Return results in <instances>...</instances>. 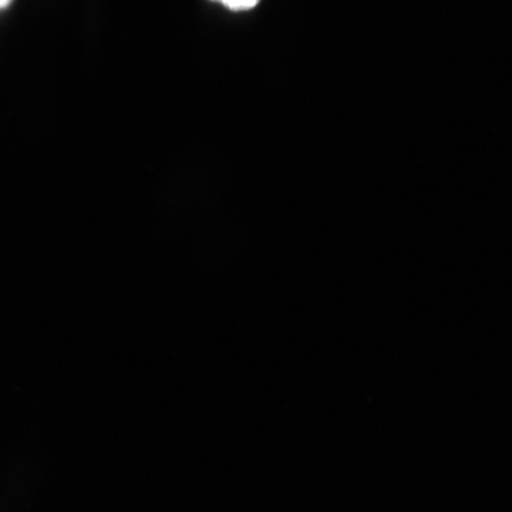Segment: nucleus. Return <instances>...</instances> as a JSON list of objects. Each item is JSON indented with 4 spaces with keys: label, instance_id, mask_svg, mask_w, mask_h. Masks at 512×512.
I'll use <instances>...</instances> for the list:
<instances>
[{
    "label": "nucleus",
    "instance_id": "obj_1",
    "mask_svg": "<svg viewBox=\"0 0 512 512\" xmlns=\"http://www.w3.org/2000/svg\"><path fill=\"white\" fill-rule=\"evenodd\" d=\"M221 2L232 10H247L254 8L259 0H221Z\"/></svg>",
    "mask_w": 512,
    "mask_h": 512
},
{
    "label": "nucleus",
    "instance_id": "obj_2",
    "mask_svg": "<svg viewBox=\"0 0 512 512\" xmlns=\"http://www.w3.org/2000/svg\"><path fill=\"white\" fill-rule=\"evenodd\" d=\"M11 0H0V9L5 8V6H8L10 4Z\"/></svg>",
    "mask_w": 512,
    "mask_h": 512
}]
</instances>
